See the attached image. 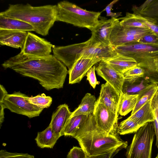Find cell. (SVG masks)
Returning <instances> with one entry per match:
<instances>
[{
    "label": "cell",
    "mask_w": 158,
    "mask_h": 158,
    "mask_svg": "<svg viewBox=\"0 0 158 158\" xmlns=\"http://www.w3.org/2000/svg\"><path fill=\"white\" fill-rule=\"evenodd\" d=\"M152 33L148 28L123 27L120 24L118 19L113 27L109 40L110 45L114 48L136 42L143 36Z\"/></svg>",
    "instance_id": "9c48e42d"
},
{
    "label": "cell",
    "mask_w": 158,
    "mask_h": 158,
    "mask_svg": "<svg viewBox=\"0 0 158 158\" xmlns=\"http://www.w3.org/2000/svg\"><path fill=\"white\" fill-rule=\"evenodd\" d=\"M0 158H35L34 156L27 153L11 152L5 150L0 151Z\"/></svg>",
    "instance_id": "836d02e7"
},
{
    "label": "cell",
    "mask_w": 158,
    "mask_h": 158,
    "mask_svg": "<svg viewBox=\"0 0 158 158\" xmlns=\"http://www.w3.org/2000/svg\"><path fill=\"white\" fill-rule=\"evenodd\" d=\"M2 66L23 76L36 79L48 90L62 88L69 73L65 65L51 54L35 56L20 52L5 61Z\"/></svg>",
    "instance_id": "6da1fadb"
},
{
    "label": "cell",
    "mask_w": 158,
    "mask_h": 158,
    "mask_svg": "<svg viewBox=\"0 0 158 158\" xmlns=\"http://www.w3.org/2000/svg\"><path fill=\"white\" fill-rule=\"evenodd\" d=\"M104 60L116 71L123 74L126 71L137 64L136 61L134 59L119 54Z\"/></svg>",
    "instance_id": "ac0fdd59"
},
{
    "label": "cell",
    "mask_w": 158,
    "mask_h": 158,
    "mask_svg": "<svg viewBox=\"0 0 158 158\" xmlns=\"http://www.w3.org/2000/svg\"><path fill=\"white\" fill-rule=\"evenodd\" d=\"M0 126L1 127L2 123L4 121V109L3 107V100L6 95L8 94L7 92L3 86L0 85Z\"/></svg>",
    "instance_id": "8d00e7d4"
},
{
    "label": "cell",
    "mask_w": 158,
    "mask_h": 158,
    "mask_svg": "<svg viewBox=\"0 0 158 158\" xmlns=\"http://www.w3.org/2000/svg\"><path fill=\"white\" fill-rule=\"evenodd\" d=\"M140 127L135 121L127 118L118 125L117 133L120 135L133 133L135 132Z\"/></svg>",
    "instance_id": "4316f807"
},
{
    "label": "cell",
    "mask_w": 158,
    "mask_h": 158,
    "mask_svg": "<svg viewBox=\"0 0 158 158\" xmlns=\"http://www.w3.org/2000/svg\"><path fill=\"white\" fill-rule=\"evenodd\" d=\"M95 66H93L87 72L86 76L90 85L94 89L96 87L97 85L100 84V82L97 81L95 74Z\"/></svg>",
    "instance_id": "74e56055"
},
{
    "label": "cell",
    "mask_w": 158,
    "mask_h": 158,
    "mask_svg": "<svg viewBox=\"0 0 158 158\" xmlns=\"http://www.w3.org/2000/svg\"><path fill=\"white\" fill-rule=\"evenodd\" d=\"M156 69L157 71L158 72V63L156 65Z\"/></svg>",
    "instance_id": "60d3db41"
},
{
    "label": "cell",
    "mask_w": 158,
    "mask_h": 158,
    "mask_svg": "<svg viewBox=\"0 0 158 158\" xmlns=\"http://www.w3.org/2000/svg\"><path fill=\"white\" fill-rule=\"evenodd\" d=\"M28 97L20 91L7 94L4 99V108L29 118L39 116L44 109L30 103L27 99Z\"/></svg>",
    "instance_id": "ba28073f"
},
{
    "label": "cell",
    "mask_w": 158,
    "mask_h": 158,
    "mask_svg": "<svg viewBox=\"0 0 158 158\" xmlns=\"http://www.w3.org/2000/svg\"><path fill=\"white\" fill-rule=\"evenodd\" d=\"M0 14L25 22L32 26L36 33L45 36L56 21V5L33 6L28 3L10 4Z\"/></svg>",
    "instance_id": "3957f363"
},
{
    "label": "cell",
    "mask_w": 158,
    "mask_h": 158,
    "mask_svg": "<svg viewBox=\"0 0 158 158\" xmlns=\"http://www.w3.org/2000/svg\"><path fill=\"white\" fill-rule=\"evenodd\" d=\"M155 158H158V153L157 154V155Z\"/></svg>",
    "instance_id": "b9f144b4"
},
{
    "label": "cell",
    "mask_w": 158,
    "mask_h": 158,
    "mask_svg": "<svg viewBox=\"0 0 158 158\" xmlns=\"http://www.w3.org/2000/svg\"><path fill=\"white\" fill-rule=\"evenodd\" d=\"M73 137L87 156L106 153L115 148H126L128 145V142L122 140L118 134H110L100 128L93 114L89 115Z\"/></svg>",
    "instance_id": "7a4b0ae2"
},
{
    "label": "cell",
    "mask_w": 158,
    "mask_h": 158,
    "mask_svg": "<svg viewBox=\"0 0 158 158\" xmlns=\"http://www.w3.org/2000/svg\"><path fill=\"white\" fill-rule=\"evenodd\" d=\"M133 13L153 20L158 23V0H152L149 5L143 10Z\"/></svg>",
    "instance_id": "83f0119b"
},
{
    "label": "cell",
    "mask_w": 158,
    "mask_h": 158,
    "mask_svg": "<svg viewBox=\"0 0 158 158\" xmlns=\"http://www.w3.org/2000/svg\"><path fill=\"white\" fill-rule=\"evenodd\" d=\"M137 42L143 44L158 45V36L152 33L139 39Z\"/></svg>",
    "instance_id": "e575fe53"
},
{
    "label": "cell",
    "mask_w": 158,
    "mask_h": 158,
    "mask_svg": "<svg viewBox=\"0 0 158 158\" xmlns=\"http://www.w3.org/2000/svg\"><path fill=\"white\" fill-rule=\"evenodd\" d=\"M118 0H114L109 4L102 11H106V16H110L111 18H117V17L121 16V12L114 13L111 11L112 8L114 5L117 2Z\"/></svg>",
    "instance_id": "ab89813d"
},
{
    "label": "cell",
    "mask_w": 158,
    "mask_h": 158,
    "mask_svg": "<svg viewBox=\"0 0 158 158\" xmlns=\"http://www.w3.org/2000/svg\"><path fill=\"white\" fill-rule=\"evenodd\" d=\"M87 156L81 148L73 146L68 153L67 158H86Z\"/></svg>",
    "instance_id": "d590c367"
},
{
    "label": "cell",
    "mask_w": 158,
    "mask_h": 158,
    "mask_svg": "<svg viewBox=\"0 0 158 158\" xmlns=\"http://www.w3.org/2000/svg\"><path fill=\"white\" fill-rule=\"evenodd\" d=\"M137 95H129L122 93L120 95L118 112L121 116H125L135 108L138 97Z\"/></svg>",
    "instance_id": "484cf974"
},
{
    "label": "cell",
    "mask_w": 158,
    "mask_h": 158,
    "mask_svg": "<svg viewBox=\"0 0 158 158\" xmlns=\"http://www.w3.org/2000/svg\"><path fill=\"white\" fill-rule=\"evenodd\" d=\"M93 115L100 128L109 134H117L118 115L97 102Z\"/></svg>",
    "instance_id": "30bf717a"
},
{
    "label": "cell",
    "mask_w": 158,
    "mask_h": 158,
    "mask_svg": "<svg viewBox=\"0 0 158 158\" xmlns=\"http://www.w3.org/2000/svg\"><path fill=\"white\" fill-rule=\"evenodd\" d=\"M53 55L70 70L74 63L81 58L98 59L101 61L117 55L114 48L96 42L90 38L81 43L52 48Z\"/></svg>",
    "instance_id": "277c9868"
},
{
    "label": "cell",
    "mask_w": 158,
    "mask_h": 158,
    "mask_svg": "<svg viewBox=\"0 0 158 158\" xmlns=\"http://www.w3.org/2000/svg\"><path fill=\"white\" fill-rule=\"evenodd\" d=\"M120 94L107 82L101 85L99 96L97 102L102 104L118 115Z\"/></svg>",
    "instance_id": "5bb4252c"
},
{
    "label": "cell",
    "mask_w": 158,
    "mask_h": 158,
    "mask_svg": "<svg viewBox=\"0 0 158 158\" xmlns=\"http://www.w3.org/2000/svg\"><path fill=\"white\" fill-rule=\"evenodd\" d=\"M28 32L26 31L0 30V44L22 49L24 46Z\"/></svg>",
    "instance_id": "2e32d148"
},
{
    "label": "cell",
    "mask_w": 158,
    "mask_h": 158,
    "mask_svg": "<svg viewBox=\"0 0 158 158\" xmlns=\"http://www.w3.org/2000/svg\"><path fill=\"white\" fill-rule=\"evenodd\" d=\"M54 46L45 39L29 31L21 52L33 56H48L51 55Z\"/></svg>",
    "instance_id": "8fae6325"
},
{
    "label": "cell",
    "mask_w": 158,
    "mask_h": 158,
    "mask_svg": "<svg viewBox=\"0 0 158 158\" xmlns=\"http://www.w3.org/2000/svg\"><path fill=\"white\" fill-rule=\"evenodd\" d=\"M151 106L154 116L153 122L156 137V146L158 149V90L151 100Z\"/></svg>",
    "instance_id": "4dcf8cb0"
},
{
    "label": "cell",
    "mask_w": 158,
    "mask_h": 158,
    "mask_svg": "<svg viewBox=\"0 0 158 158\" xmlns=\"http://www.w3.org/2000/svg\"><path fill=\"white\" fill-rule=\"evenodd\" d=\"M97 74L102 77L120 95L124 80L123 74L116 71L104 60L99 62L95 68Z\"/></svg>",
    "instance_id": "7c38bea8"
},
{
    "label": "cell",
    "mask_w": 158,
    "mask_h": 158,
    "mask_svg": "<svg viewBox=\"0 0 158 158\" xmlns=\"http://www.w3.org/2000/svg\"><path fill=\"white\" fill-rule=\"evenodd\" d=\"M72 112L66 104L60 105L54 112L49 124L54 133L59 138L63 129Z\"/></svg>",
    "instance_id": "e0dca14e"
},
{
    "label": "cell",
    "mask_w": 158,
    "mask_h": 158,
    "mask_svg": "<svg viewBox=\"0 0 158 158\" xmlns=\"http://www.w3.org/2000/svg\"><path fill=\"white\" fill-rule=\"evenodd\" d=\"M158 90L157 84L150 83L140 91L138 94L136 103L131 114L135 113L146 103L151 100Z\"/></svg>",
    "instance_id": "d4e9b609"
},
{
    "label": "cell",
    "mask_w": 158,
    "mask_h": 158,
    "mask_svg": "<svg viewBox=\"0 0 158 158\" xmlns=\"http://www.w3.org/2000/svg\"><path fill=\"white\" fill-rule=\"evenodd\" d=\"M151 100L131 114L128 118L135 121L141 127L148 122H154V116L151 106Z\"/></svg>",
    "instance_id": "ffe728a7"
},
{
    "label": "cell",
    "mask_w": 158,
    "mask_h": 158,
    "mask_svg": "<svg viewBox=\"0 0 158 158\" xmlns=\"http://www.w3.org/2000/svg\"><path fill=\"white\" fill-rule=\"evenodd\" d=\"M122 149L120 148H115L106 153L87 156L86 158H112L119 151Z\"/></svg>",
    "instance_id": "f35d334b"
},
{
    "label": "cell",
    "mask_w": 158,
    "mask_h": 158,
    "mask_svg": "<svg viewBox=\"0 0 158 158\" xmlns=\"http://www.w3.org/2000/svg\"><path fill=\"white\" fill-rule=\"evenodd\" d=\"M56 21H61L91 31L98 23L101 13L87 10L68 1L64 0L56 5Z\"/></svg>",
    "instance_id": "8992f818"
},
{
    "label": "cell",
    "mask_w": 158,
    "mask_h": 158,
    "mask_svg": "<svg viewBox=\"0 0 158 158\" xmlns=\"http://www.w3.org/2000/svg\"><path fill=\"white\" fill-rule=\"evenodd\" d=\"M145 71L142 67L137 65L126 71L123 74L124 79H135L140 77H144Z\"/></svg>",
    "instance_id": "1f68e13d"
},
{
    "label": "cell",
    "mask_w": 158,
    "mask_h": 158,
    "mask_svg": "<svg viewBox=\"0 0 158 158\" xmlns=\"http://www.w3.org/2000/svg\"><path fill=\"white\" fill-rule=\"evenodd\" d=\"M2 29L34 31L33 27L25 22L0 14V30Z\"/></svg>",
    "instance_id": "d6986e66"
},
{
    "label": "cell",
    "mask_w": 158,
    "mask_h": 158,
    "mask_svg": "<svg viewBox=\"0 0 158 158\" xmlns=\"http://www.w3.org/2000/svg\"><path fill=\"white\" fill-rule=\"evenodd\" d=\"M97 100L95 96L89 93L86 94L81 103L73 112L70 117L80 115L93 114L96 106Z\"/></svg>",
    "instance_id": "cb8c5ba5"
},
{
    "label": "cell",
    "mask_w": 158,
    "mask_h": 158,
    "mask_svg": "<svg viewBox=\"0 0 158 158\" xmlns=\"http://www.w3.org/2000/svg\"><path fill=\"white\" fill-rule=\"evenodd\" d=\"M59 138L53 132L51 125L44 131L38 132L35 140L38 147L44 148H52Z\"/></svg>",
    "instance_id": "7402d4cb"
},
{
    "label": "cell",
    "mask_w": 158,
    "mask_h": 158,
    "mask_svg": "<svg viewBox=\"0 0 158 158\" xmlns=\"http://www.w3.org/2000/svg\"><path fill=\"white\" fill-rule=\"evenodd\" d=\"M118 19L121 20L120 21V23L124 27L148 28L143 23L136 18L134 13L127 12L125 17L119 18Z\"/></svg>",
    "instance_id": "f1b7e54d"
},
{
    "label": "cell",
    "mask_w": 158,
    "mask_h": 158,
    "mask_svg": "<svg viewBox=\"0 0 158 158\" xmlns=\"http://www.w3.org/2000/svg\"><path fill=\"white\" fill-rule=\"evenodd\" d=\"M88 115H80L70 117L62 131L61 135L73 137L87 120Z\"/></svg>",
    "instance_id": "603a6c76"
},
{
    "label": "cell",
    "mask_w": 158,
    "mask_h": 158,
    "mask_svg": "<svg viewBox=\"0 0 158 158\" xmlns=\"http://www.w3.org/2000/svg\"><path fill=\"white\" fill-rule=\"evenodd\" d=\"M135 15L139 20L143 23L148 28L158 36V23L157 22L153 20L144 18L138 15Z\"/></svg>",
    "instance_id": "d6a6232c"
},
{
    "label": "cell",
    "mask_w": 158,
    "mask_h": 158,
    "mask_svg": "<svg viewBox=\"0 0 158 158\" xmlns=\"http://www.w3.org/2000/svg\"><path fill=\"white\" fill-rule=\"evenodd\" d=\"M150 83L144 77L127 79H124L122 92L129 95H137Z\"/></svg>",
    "instance_id": "44dd1931"
},
{
    "label": "cell",
    "mask_w": 158,
    "mask_h": 158,
    "mask_svg": "<svg viewBox=\"0 0 158 158\" xmlns=\"http://www.w3.org/2000/svg\"><path fill=\"white\" fill-rule=\"evenodd\" d=\"M100 61L97 59L81 58L77 60L68 70L69 83L72 84L79 82L86 76L89 69Z\"/></svg>",
    "instance_id": "9a60e30c"
},
{
    "label": "cell",
    "mask_w": 158,
    "mask_h": 158,
    "mask_svg": "<svg viewBox=\"0 0 158 158\" xmlns=\"http://www.w3.org/2000/svg\"><path fill=\"white\" fill-rule=\"evenodd\" d=\"M118 54L134 59L137 65L143 68L144 77L151 83L158 84V45L138 42L114 47Z\"/></svg>",
    "instance_id": "5b68a950"
},
{
    "label": "cell",
    "mask_w": 158,
    "mask_h": 158,
    "mask_svg": "<svg viewBox=\"0 0 158 158\" xmlns=\"http://www.w3.org/2000/svg\"><path fill=\"white\" fill-rule=\"evenodd\" d=\"M155 135L153 122L140 127L127 147L126 158H151L152 146Z\"/></svg>",
    "instance_id": "52a82bcc"
},
{
    "label": "cell",
    "mask_w": 158,
    "mask_h": 158,
    "mask_svg": "<svg viewBox=\"0 0 158 158\" xmlns=\"http://www.w3.org/2000/svg\"><path fill=\"white\" fill-rule=\"evenodd\" d=\"M27 99L30 103L43 109L50 107L52 101L51 97L47 96L44 93L34 97H28Z\"/></svg>",
    "instance_id": "f546056e"
},
{
    "label": "cell",
    "mask_w": 158,
    "mask_h": 158,
    "mask_svg": "<svg viewBox=\"0 0 158 158\" xmlns=\"http://www.w3.org/2000/svg\"><path fill=\"white\" fill-rule=\"evenodd\" d=\"M97 26L91 31L90 38L96 42L106 45H111L109 39L112 29L118 19L111 18L106 19L100 17Z\"/></svg>",
    "instance_id": "4fadbf2b"
}]
</instances>
